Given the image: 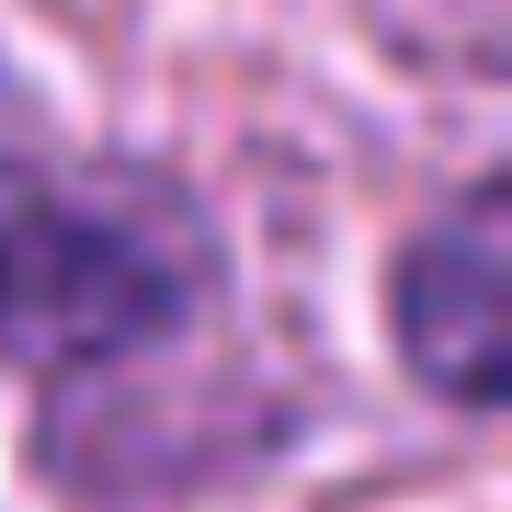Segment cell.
<instances>
[{
    "label": "cell",
    "mask_w": 512,
    "mask_h": 512,
    "mask_svg": "<svg viewBox=\"0 0 512 512\" xmlns=\"http://www.w3.org/2000/svg\"><path fill=\"white\" fill-rule=\"evenodd\" d=\"M194 308V239L160 194L0 171V342L23 365H114Z\"/></svg>",
    "instance_id": "1"
},
{
    "label": "cell",
    "mask_w": 512,
    "mask_h": 512,
    "mask_svg": "<svg viewBox=\"0 0 512 512\" xmlns=\"http://www.w3.org/2000/svg\"><path fill=\"white\" fill-rule=\"evenodd\" d=\"M501 183H467L399 262V353L444 399L501 387Z\"/></svg>",
    "instance_id": "2"
}]
</instances>
